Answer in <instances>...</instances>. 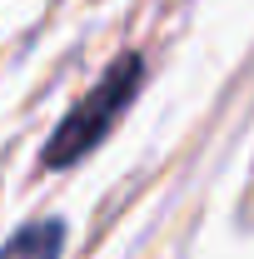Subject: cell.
Returning a JSON list of instances; mask_svg holds the SVG:
<instances>
[{
	"label": "cell",
	"mask_w": 254,
	"mask_h": 259,
	"mask_svg": "<svg viewBox=\"0 0 254 259\" xmlns=\"http://www.w3.org/2000/svg\"><path fill=\"white\" fill-rule=\"evenodd\" d=\"M140 75H145V60H140V55H120V60L100 75L95 90L55 125V135H50V145H45L40 160L50 164V169H65V164L85 160L100 140L110 135V125L130 110V100H135V90H140Z\"/></svg>",
	"instance_id": "1"
},
{
	"label": "cell",
	"mask_w": 254,
	"mask_h": 259,
	"mask_svg": "<svg viewBox=\"0 0 254 259\" xmlns=\"http://www.w3.org/2000/svg\"><path fill=\"white\" fill-rule=\"evenodd\" d=\"M65 249V220H35L5 239L0 259H60Z\"/></svg>",
	"instance_id": "2"
}]
</instances>
